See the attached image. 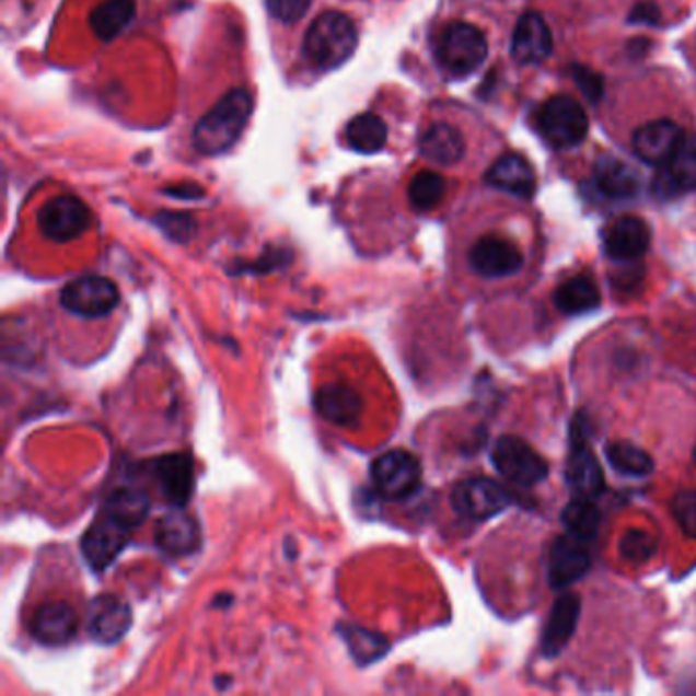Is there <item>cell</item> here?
Segmentation results:
<instances>
[{"label": "cell", "instance_id": "6da1fadb", "mask_svg": "<svg viewBox=\"0 0 696 696\" xmlns=\"http://www.w3.org/2000/svg\"><path fill=\"white\" fill-rule=\"evenodd\" d=\"M254 98L245 89H233L197 123L193 131V146L202 155L225 153L240 141L245 125L252 117Z\"/></svg>", "mask_w": 696, "mask_h": 696}, {"label": "cell", "instance_id": "7a4b0ae2", "mask_svg": "<svg viewBox=\"0 0 696 696\" xmlns=\"http://www.w3.org/2000/svg\"><path fill=\"white\" fill-rule=\"evenodd\" d=\"M358 31L353 21L339 11H327L311 23L303 42L306 60L323 70H334L353 56Z\"/></svg>", "mask_w": 696, "mask_h": 696}, {"label": "cell", "instance_id": "3957f363", "mask_svg": "<svg viewBox=\"0 0 696 696\" xmlns=\"http://www.w3.org/2000/svg\"><path fill=\"white\" fill-rule=\"evenodd\" d=\"M533 127L549 148L572 150L587 139L591 123L576 98L556 94L535 108Z\"/></svg>", "mask_w": 696, "mask_h": 696}, {"label": "cell", "instance_id": "277c9868", "mask_svg": "<svg viewBox=\"0 0 696 696\" xmlns=\"http://www.w3.org/2000/svg\"><path fill=\"white\" fill-rule=\"evenodd\" d=\"M436 56L448 77L468 78L486 61V35L472 23L455 21L439 35Z\"/></svg>", "mask_w": 696, "mask_h": 696}, {"label": "cell", "instance_id": "5b68a950", "mask_svg": "<svg viewBox=\"0 0 696 696\" xmlns=\"http://www.w3.org/2000/svg\"><path fill=\"white\" fill-rule=\"evenodd\" d=\"M566 485L578 499H599L605 490V472L589 443V419L578 413L570 429V454L566 462Z\"/></svg>", "mask_w": 696, "mask_h": 696}, {"label": "cell", "instance_id": "8992f818", "mask_svg": "<svg viewBox=\"0 0 696 696\" xmlns=\"http://www.w3.org/2000/svg\"><path fill=\"white\" fill-rule=\"evenodd\" d=\"M492 464L509 483L523 488L540 485L549 474V464L544 455L531 448L525 439L517 436H502L495 443Z\"/></svg>", "mask_w": 696, "mask_h": 696}, {"label": "cell", "instance_id": "52a82bcc", "mask_svg": "<svg viewBox=\"0 0 696 696\" xmlns=\"http://www.w3.org/2000/svg\"><path fill=\"white\" fill-rule=\"evenodd\" d=\"M515 502V495L492 478L476 476L466 478L452 490V507L455 513L474 521H486L507 511Z\"/></svg>", "mask_w": 696, "mask_h": 696}, {"label": "cell", "instance_id": "ba28073f", "mask_svg": "<svg viewBox=\"0 0 696 696\" xmlns=\"http://www.w3.org/2000/svg\"><path fill=\"white\" fill-rule=\"evenodd\" d=\"M421 464L405 450H391L372 464V480L384 499L405 500L421 486Z\"/></svg>", "mask_w": 696, "mask_h": 696}, {"label": "cell", "instance_id": "9c48e42d", "mask_svg": "<svg viewBox=\"0 0 696 696\" xmlns=\"http://www.w3.org/2000/svg\"><path fill=\"white\" fill-rule=\"evenodd\" d=\"M63 309L78 317H106L121 301L119 288L105 276H82L66 285L60 297Z\"/></svg>", "mask_w": 696, "mask_h": 696}, {"label": "cell", "instance_id": "30bf717a", "mask_svg": "<svg viewBox=\"0 0 696 696\" xmlns=\"http://www.w3.org/2000/svg\"><path fill=\"white\" fill-rule=\"evenodd\" d=\"M92 212L86 202L80 198L56 197L47 200L37 214L39 231L47 240L56 243H68L78 240L86 229L91 228Z\"/></svg>", "mask_w": 696, "mask_h": 696}, {"label": "cell", "instance_id": "8fae6325", "mask_svg": "<svg viewBox=\"0 0 696 696\" xmlns=\"http://www.w3.org/2000/svg\"><path fill=\"white\" fill-rule=\"evenodd\" d=\"M592 556L587 542L566 533L554 540L547 554V582L554 591H564L591 570Z\"/></svg>", "mask_w": 696, "mask_h": 696}, {"label": "cell", "instance_id": "7c38bea8", "mask_svg": "<svg viewBox=\"0 0 696 696\" xmlns=\"http://www.w3.org/2000/svg\"><path fill=\"white\" fill-rule=\"evenodd\" d=\"M131 531L134 530L119 519L101 511L82 540V554L91 564L92 570L103 572L108 568L129 542Z\"/></svg>", "mask_w": 696, "mask_h": 696}, {"label": "cell", "instance_id": "4fadbf2b", "mask_svg": "<svg viewBox=\"0 0 696 696\" xmlns=\"http://www.w3.org/2000/svg\"><path fill=\"white\" fill-rule=\"evenodd\" d=\"M469 268L483 278H507L525 264L523 252L500 235H485L469 247Z\"/></svg>", "mask_w": 696, "mask_h": 696}, {"label": "cell", "instance_id": "5bb4252c", "mask_svg": "<svg viewBox=\"0 0 696 696\" xmlns=\"http://www.w3.org/2000/svg\"><path fill=\"white\" fill-rule=\"evenodd\" d=\"M684 131L672 119H656L646 123L631 137V148L643 164L664 167L681 148Z\"/></svg>", "mask_w": 696, "mask_h": 696}, {"label": "cell", "instance_id": "9a60e30c", "mask_svg": "<svg viewBox=\"0 0 696 696\" xmlns=\"http://www.w3.org/2000/svg\"><path fill=\"white\" fill-rule=\"evenodd\" d=\"M650 225L636 214H623L603 229V250L613 262H636L650 250Z\"/></svg>", "mask_w": 696, "mask_h": 696}, {"label": "cell", "instance_id": "2e32d148", "mask_svg": "<svg viewBox=\"0 0 696 696\" xmlns=\"http://www.w3.org/2000/svg\"><path fill=\"white\" fill-rule=\"evenodd\" d=\"M651 190L656 197L664 200L696 190V134L684 136L681 148L672 155L662 174L653 178Z\"/></svg>", "mask_w": 696, "mask_h": 696}, {"label": "cell", "instance_id": "e0dca14e", "mask_svg": "<svg viewBox=\"0 0 696 696\" xmlns=\"http://www.w3.org/2000/svg\"><path fill=\"white\" fill-rule=\"evenodd\" d=\"M554 49L552 31L544 15L531 11L517 21L515 33L511 39V56L521 66H535L549 58Z\"/></svg>", "mask_w": 696, "mask_h": 696}, {"label": "cell", "instance_id": "ac0fdd59", "mask_svg": "<svg viewBox=\"0 0 696 696\" xmlns=\"http://www.w3.org/2000/svg\"><path fill=\"white\" fill-rule=\"evenodd\" d=\"M31 634L44 646H63L78 634L77 611L63 601H49L35 608Z\"/></svg>", "mask_w": 696, "mask_h": 696}, {"label": "cell", "instance_id": "d6986e66", "mask_svg": "<svg viewBox=\"0 0 696 696\" xmlns=\"http://www.w3.org/2000/svg\"><path fill=\"white\" fill-rule=\"evenodd\" d=\"M485 181L492 188H499L525 200L535 197V190H537L535 170L531 166L530 160L523 158L521 153L500 155L499 160L488 167Z\"/></svg>", "mask_w": 696, "mask_h": 696}, {"label": "cell", "instance_id": "ffe728a7", "mask_svg": "<svg viewBox=\"0 0 696 696\" xmlns=\"http://www.w3.org/2000/svg\"><path fill=\"white\" fill-rule=\"evenodd\" d=\"M131 627V608L111 594L96 596L89 608V634L101 643H117Z\"/></svg>", "mask_w": 696, "mask_h": 696}, {"label": "cell", "instance_id": "44dd1931", "mask_svg": "<svg viewBox=\"0 0 696 696\" xmlns=\"http://www.w3.org/2000/svg\"><path fill=\"white\" fill-rule=\"evenodd\" d=\"M578 619H580V599L575 592L561 594L556 605L552 606L544 634H542V651L545 658L560 656L564 648L570 643V639L575 637Z\"/></svg>", "mask_w": 696, "mask_h": 696}, {"label": "cell", "instance_id": "7402d4cb", "mask_svg": "<svg viewBox=\"0 0 696 696\" xmlns=\"http://www.w3.org/2000/svg\"><path fill=\"white\" fill-rule=\"evenodd\" d=\"M639 174L617 155L603 153L594 164V188L608 200H631L639 193Z\"/></svg>", "mask_w": 696, "mask_h": 696}, {"label": "cell", "instance_id": "603a6c76", "mask_svg": "<svg viewBox=\"0 0 696 696\" xmlns=\"http://www.w3.org/2000/svg\"><path fill=\"white\" fill-rule=\"evenodd\" d=\"M155 478L166 499L182 507L190 499L195 488V464L190 455L170 454L155 462Z\"/></svg>", "mask_w": 696, "mask_h": 696}, {"label": "cell", "instance_id": "cb8c5ba5", "mask_svg": "<svg viewBox=\"0 0 696 696\" xmlns=\"http://www.w3.org/2000/svg\"><path fill=\"white\" fill-rule=\"evenodd\" d=\"M419 150L425 160L438 166L450 167L464 160L466 141L454 125L433 123L419 139Z\"/></svg>", "mask_w": 696, "mask_h": 696}, {"label": "cell", "instance_id": "d4e9b609", "mask_svg": "<svg viewBox=\"0 0 696 696\" xmlns=\"http://www.w3.org/2000/svg\"><path fill=\"white\" fill-rule=\"evenodd\" d=\"M155 542L172 556H188L200 544L197 521L182 511H174L158 523Z\"/></svg>", "mask_w": 696, "mask_h": 696}, {"label": "cell", "instance_id": "484cf974", "mask_svg": "<svg viewBox=\"0 0 696 696\" xmlns=\"http://www.w3.org/2000/svg\"><path fill=\"white\" fill-rule=\"evenodd\" d=\"M554 304L564 315L591 313L601 304V288L596 287L591 274H578L556 288Z\"/></svg>", "mask_w": 696, "mask_h": 696}, {"label": "cell", "instance_id": "4316f807", "mask_svg": "<svg viewBox=\"0 0 696 696\" xmlns=\"http://www.w3.org/2000/svg\"><path fill=\"white\" fill-rule=\"evenodd\" d=\"M318 415L335 425H351L362 413V398L349 386L329 384L315 394Z\"/></svg>", "mask_w": 696, "mask_h": 696}, {"label": "cell", "instance_id": "83f0119b", "mask_svg": "<svg viewBox=\"0 0 696 696\" xmlns=\"http://www.w3.org/2000/svg\"><path fill=\"white\" fill-rule=\"evenodd\" d=\"M136 16V0H105L91 13V30L98 39L111 42L119 37Z\"/></svg>", "mask_w": 696, "mask_h": 696}, {"label": "cell", "instance_id": "f1b7e54d", "mask_svg": "<svg viewBox=\"0 0 696 696\" xmlns=\"http://www.w3.org/2000/svg\"><path fill=\"white\" fill-rule=\"evenodd\" d=\"M388 139V127L376 113L356 115L346 127V143L353 152L379 153Z\"/></svg>", "mask_w": 696, "mask_h": 696}, {"label": "cell", "instance_id": "f546056e", "mask_svg": "<svg viewBox=\"0 0 696 696\" xmlns=\"http://www.w3.org/2000/svg\"><path fill=\"white\" fill-rule=\"evenodd\" d=\"M103 511L115 519H119L127 527L136 530L150 513L148 495L136 486H121L113 490V495L105 500Z\"/></svg>", "mask_w": 696, "mask_h": 696}, {"label": "cell", "instance_id": "4dcf8cb0", "mask_svg": "<svg viewBox=\"0 0 696 696\" xmlns=\"http://www.w3.org/2000/svg\"><path fill=\"white\" fill-rule=\"evenodd\" d=\"M561 523L570 535L591 544L599 537L601 513H599L594 500L575 497L561 511Z\"/></svg>", "mask_w": 696, "mask_h": 696}, {"label": "cell", "instance_id": "1f68e13d", "mask_svg": "<svg viewBox=\"0 0 696 696\" xmlns=\"http://www.w3.org/2000/svg\"><path fill=\"white\" fill-rule=\"evenodd\" d=\"M606 462L623 476L643 478L653 469V457L631 441H611L605 448Z\"/></svg>", "mask_w": 696, "mask_h": 696}, {"label": "cell", "instance_id": "d6a6232c", "mask_svg": "<svg viewBox=\"0 0 696 696\" xmlns=\"http://www.w3.org/2000/svg\"><path fill=\"white\" fill-rule=\"evenodd\" d=\"M445 190H448V184L441 174L433 170H424L410 181V207L419 212L433 211L445 197Z\"/></svg>", "mask_w": 696, "mask_h": 696}, {"label": "cell", "instance_id": "836d02e7", "mask_svg": "<svg viewBox=\"0 0 696 696\" xmlns=\"http://www.w3.org/2000/svg\"><path fill=\"white\" fill-rule=\"evenodd\" d=\"M620 558L631 564H646L658 554V537L650 531H627L619 542Z\"/></svg>", "mask_w": 696, "mask_h": 696}, {"label": "cell", "instance_id": "e575fe53", "mask_svg": "<svg viewBox=\"0 0 696 696\" xmlns=\"http://www.w3.org/2000/svg\"><path fill=\"white\" fill-rule=\"evenodd\" d=\"M344 636H346V641H348L349 651L353 653V658L360 664H368L372 660H379L380 656L386 651V641L380 636L366 631V629L351 627Z\"/></svg>", "mask_w": 696, "mask_h": 696}, {"label": "cell", "instance_id": "d590c367", "mask_svg": "<svg viewBox=\"0 0 696 696\" xmlns=\"http://www.w3.org/2000/svg\"><path fill=\"white\" fill-rule=\"evenodd\" d=\"M672 515L686 537L696 540V490H681L672 499Z\"/></svg>", "mask_w": 696, "mask_h": 696}, {"label": "cell", "instance_id": "8d00e7d4", "mask_svg": "<svg viewBox=\"0 0 696 696\" xmlns=\"http://www.w3.org/2000/svg\"><path fill=\"white\" fill-rule=\"evenodd\" d=\"M155 223L176 242H186L197 229L195 219L188 212H158L155 214Z\"/></svg>", "mask_w": 696, "mask_h": 696}, {"label": "cell", "instance_id": "74e56055", "mask_svg": "<svg viewBox=\"0 0 696 696\" xmlns=\"http://www.w3.org/2000/svg\"><path fill=\"white\" fill-rule=\"evenodd\" d=\"M268 13L280 23H299L311 9V0H266Z\"/></svg>", "mask_w": 696, "mask_h": 696}, {"label": "cell", "instance_id": "f35d334b", "mask_svg": "<svg viewBox=\"0 0 696 696\" xmlns=\"http://www.w3.org/2000/svg\"><path fill=\"white\" fill-rule=\"evenodd\" d=\"M572 78H575L576 86L580 89V92L591 101V103H599L603 92H605V82L603 77L599 72H594L589 66H572Z\"/></svg>", "mask_w": 696, "mask_h": 696}, {"label": "cell", "instance_id": "ab89813d", "mask_svg": "<svg viewBox=\"0 0 696 696\" xmlns=\"http://www.w3.org/2000/svg\"><path fill=\"white\" fill-rule=\"evenodd\" d=\"M629 23L656 27V25L662 23V13H660V9L653 2H639V4L634 7V11L629 15Z\"/></svg>", "mask_w": 696, "mask_h": 696}, {"label": "cell", "instance_id": "60d3db41", "mask_svg": "<svg viewBox=\"0 0 696 696\" xmlns=\"http://www.w3.org/2000/svg\"><path fill=\"white\" fill-rule=\"evenodd\" d=\"M641 280H643V268L639 264H634V262H625V268L620 272L615 274L613 282L619 290L629 292V290L639 287Z\"/></svg>", "mask_w": 696, "mask_h": 696}, {"label": "cell", "instance_id": "b9f144b4", "mask_svg": "<svg viewBox=\"0 0 696 696\" xmlns=\"http://www.w3.org/2000/svg\"><path fill=\"white\" fill-rule=\"evenodd\" d=\"M164 193L170 197L184 198V200L205 197V188L198 184H193V182H182L178 186H167Z\"/></svg>", "mask_w": 696, "mask_h": 696}, {"label": "cell", "instance_id": "7bdbcfd3", "mask_svg": "<svg viewBox=\"0 0 696 696\" xmlns=\"http://www.w3.org/2000/svg\"><path fill=\"white\" fill-rule=\"evenodd\" d=\"M648 47H650L648 39H636L629 44V51H634L636 56H643V54H648Z\"/></svg>", "mask_w": 696, "mask_h": 696}, {"label": "cell", "instance_id": "ee69618b", "mask_svg": "<svg viewBox=\"0 0 696 696\" xmlns=\"http://www.w3.org/2000/svg\"><path fill=\"white\" fill-rule=\"evenodd\" d=\"M693 462H695L696 464V445H695V452H693Z\"/></svg>", "mask_w": 696, "mask_h": 696}]
</instances>
